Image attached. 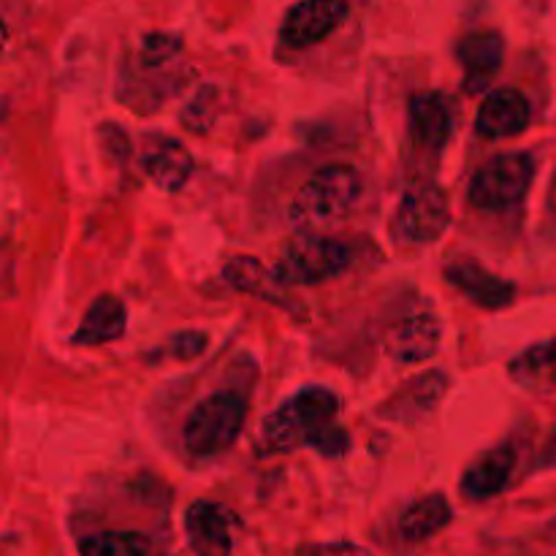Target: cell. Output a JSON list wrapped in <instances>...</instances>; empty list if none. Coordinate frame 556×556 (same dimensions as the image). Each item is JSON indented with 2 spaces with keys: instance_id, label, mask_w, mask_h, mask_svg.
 <instances>
[{
  "instance_id": "obj_1",
  "label": "cell",
  "mask_w": 556,
  "mask_h": 556,
  "mask_svg": "<svg viewBox=\"0 0 556 556\" xmlns=\"http://www.w3.org/2000/svg\"><path fill=\"white\" fill-rule=\"evenodd\" d=\"M340 402L331 391L304 389L296 396L277 407L264 424V443L271 451H293L299 445H313L324 438V432L337 424Z\"/></svg>"
},
{
  "instance_id": "obj_2",
  "label": "cell",
  "mask_w": 556,
  "mask_h": 556,
  "mask_svg": "<svg viewBox=\"0 0 556 556\" xmlns=\"http://www.w3.org/2000/svg\"><path fill=\"white\" fill-rule=\"evenodd\" d=\"M364 193L362 174L351 166H324L302 185L291 206V217L302 226H318L345 217Z\"/></svg>"
},
{
  "instance_id": "obj_3",
  "label": "cell",
  "mask_w": 556,
  "mask_h": 556,
  "mask_svg": "<svg viewBox=\"0 0 556 556\" xmlns=\"http://www.w3.org/2000/svg\"><path fill=\"white\" fill-rule=\"evenodd\" d=\"M248 405L237 391H217L193 407L185 424V448L199 459L223 454L242 434Z\"/></svg>"
},
{
  "instance_id": "obj_4",
  "label": "cell",
  "mask_w": 556,
  "mask_h": 556,
  "mask_svg": "<svg viewBox=\"0 0 556 556\" xmlns=\"http://www.w3.org/2000/svg\"><path fill=\"white\" fill-rule=\"evenodd\" d=\"M351 264V250L340 239L307 233L299 237L282 250L275 266V280L280 286H318L331 280Z\"/></svg>"
},
{
  "instance_id": "obj_5",
  "label": "cell",
  "mask_w": 556,
  "mask_h": 556,
  "mask_svg": "<svg viewBox=\"0 0 556 556\" xmlns=\"http://www.w3.org/2000/svg\"><path fill=\"white\" fill-rule=\"evenodd\" d=\"M535 179V161L527 152L497 155L478 168L470 182V201L481 210L500 212L521 204Z\"/></svg>"
},
{
  "instance_id": "obj_6",
  "label": "cell",
  "mask_w": 556,
  "mask_h": 556,
  "mask_svg": "<svg viewBox=\"0 0 556 556\" xmlns=\"http://www.w3.org/2000/svg\"><path fill=\"white\" fill-rule=\"evenodd\" d=\"M451 223L448 195L438 185H418L407 190L391 220V233L402 244H432Z\"/></svg>"
},
{
  "instance_id": "obj_7",
  "label": "cell",
  "mask_w": 556,
  "mask_h": 556,
  "mask_svg": "<svg viewBox=\"0 0 556 556\" xmlns=\"http://www.w3.org/2000/svg\"><path fill=\"white\" fill-rule=\"evenodd\" d=\"M345 16V0H299L282 20L280 36L293 49L315 47V43L326 41Z\"/></svg>"
},
{
  "instance_id": "obj_8",
  "label": "cell",
  "mask_w": 556,
  "mask_h": 556,
  "mask_svg": "<svg viewBox=\"0 0 556 556\" xmlns=\"http://www.w3.org/2000/svg\"><path fill=\"white\" fill-rule=\"evenodd\" d=\"M185 538L195 556H231L233 519L228 508L199 500L185 514Z\"/></svg>"
},
{
  "instance_id": "obj_9",
  "label": "cell",
  "mask_w": 556,
  "mask_h": 556,
  "mask_svg": "<svg viewBox=\"0 0 556 556\" xmlns=\"http://www.w3.org/2000/svg\"><path fill=\"white\" fill-rule=\"evenodd\" d=\"M530 101L514 87H500L483 98L476 128L483 139H510L530 125Z\"/></svg>"
},
{
  "instance_id": "obj_10",
  "label": "cell",
  "mask_w": 556,
  "mask_h": 556,
  "mask_svg": "<svg viewBox=\"0 0 556 556\" xmlns=\"http://www.w3.org/2000/svg\"><path fill=\"white\" fill-rule=\"evenodd\" d=\"M516 470V451L510 445H497V448L486 451L478 456L470 467H467L465 478H462V494L472 503H483V500L497 497L505 492L514 478Z\"/></svg>"
},
{
  "instance_id": "obj_11",
  "label": "cell",
  "mask_w": 556,
  "mask_h": 556,
  "mask_svg": "<svg viewBox=\"0 0 556 556\" xmlns=\"http://www.w3.org/2000/svg\"><path fill=\"white\" fill-rule=\"evenodd\" d=\"M456 54H459L462 71H465L467 92H481L486 90L489 81L497 76L500 65H503L505 41L500 33L492 30L472 33V36L462 38Z\"/></svg>"
},
{
  "instance_id": "obj_12",
  "label": "cell",
  "mask_w": 556,
  "mask_h": 556,
  "mask_svg": "<svg viewBox=\"0 0 556 556\" xmlns=\"http://www.w3.org/2000/svg\"><path fill=\"white\" fill-rule=\"evenodd\" d=\"M445 389H448V378L443 372H424L418 378H413L410 383L402 386L394 396L383 405L380 416L391 418V421L402 424H416L424 416L438 407V402L443 400Z\"/></svg>"
},
{
  "instance_id": "obj_13",
  "label": "cell",
  "mask_w": 556,
  "mask_h": 556,
  "mask_svg": "<svg viewBox=\"0 0 556 556\" xmlns=\"http://www.w3.org/2000/svg\"><path fill=\"white\" fill-rule=\"evenodd\" d=\"M391 356L396 362H424V358L434 356L440 348V324L434 315H410V318L400 320L394 329L389 331V342H386Z\"/></svg>"
},
{
  "instance_id": "obj_14",
  "label": "cell",
  "mask_w": 556,
  "mask_h": 556,
  "mask_svg": "<svg viewBox=\"0 0 556 556\" xmlns=\"http://www.w3.org/2000/svg\"><path fill=\"white\" fill-rule=\"evenodd\" d=\"M445 277H448L451 286L459 288V291L465 293L467 299H472L478 307H486V309L508 307L516 296V288L510 286V282H505L503 277L492 275V271H486L478 264L448 266Z\"/></svg>"
},
{
  "instance_id": "obj_15",
  "label": "cell",
  "mask_w": 556,
  "mask_h": 556,
  "mask_svg": "<svg viewBox=\"0 0 556 556\" xmlns=\"http://www.w3.org/2000/svg\"><path fill=\"white\" fill-rule=\"evenodd\" d=\"M407 114H410V134L418 144L438 150L448 141L454 119H451L448 101L440 92H418V96H413Z\"/></svg>"
},
{
  "instance_id": "obj_16",
  "label": "cell",
  "mask_w": 556,
  "mask_h": 556,
  "mask_svg": "<svg viewBox=\"0 0 556 556\" xmlns=\"http://www.w3.org/2000/svg\"><path fill=\"white\" fill-rule=\"evenodd\" d=\"M193 155L185 150L179 141L161 139L144 155V172L157 188L179 190L190 177H193Z\"/></svg>"
},
{
  "instance_id": "obj_17",
  "label": "cell",
  "mask_w": 556,
  "mask_h": 556,
  "mask_svg": "<svg viewBox=\"0 0 556 556\" xmlns=\"http://www.w3.org/2000/svg\"><path fill=\"white\" fill-rule=\"evenodd\" d=\"M125 324H128V315H125L123 302L117 296H98L76 329L74 342L76 345H103L123 337Z\"/></svg>"
},
{
  "instance_id": "obj_18",
  "label": "cell",
  "mask_w": 556,
  "mask_h": 556,
  "mask_svg": "<svg viewBox=\"0 0 556 556\" xmlns=\"http://www.w3.org/2000/svg\"><path fill=\"white\" fill-rule=\"evenodd\" d=\"M454 514H451V505L443 494H429V497L416 500L413 505H407L402 510L400 521V535L405 541H427V538L438 535L440 530L451 525Z\"/></svg>"
},
{
  "instance_id": "obj_19",
  "label": "cell",
  "mask_w": 556,
  "mask_h": 556,
  "mask_svg": "<svg viewBox=\"0 0 556 556\" xmlns=\"http://www.w3.org/2000/svg\"><path fill=\"white\" fill-rule=\"evenodd\" d=\"M510 378L527 391L556 389V340L538 342L510 362Z\"/></svg>"
},
{
  "instance_id": "obj_20",
  "label": "cell",
  "mask_w": 556,
  "mask_h": 556,
  "mask_svg": "<svg viewBox=\"0 0 556 556\" xmlns=\"http://www.w3.org/2000/svg\"><path fill=\"white\" fill-rule=\"evenodd\" d=\"M79 556H150V541L128 530L96 532L79 543Z\"/></svg>"
},
{
  "instance_id": "obj_21",
  "label": "cell",
  "mask_w": 556,
  "mask_h": 556,
  "mask_svg": "<svg viewBox=\"0 0 556 556\" xmlns=\"http://www.w3.org/2000/svg\"><path fill=\"white\" fill-rule=\"evenodd\" d=\"M226 280L250 293H266L269 282H277L275 275H266V271L250 258L231 261V264L226 266Z\"/></svg>"
},
{
  "instance_id": "obj_22",
  "label": "cell",
  "mask_w": 556,
  "mask_h": 556,
  "mask_svg": "<svg viewBox=\"0 0 556 556\" xmlns=\"http://www.w3.org/2000/svg\"><path fill=\"white\" fill-rule=\"evenodd\" d=\"M179 47H182L179 36H172V33H152L141 43V60H144L147 68L150 65H161L166 60H172L179 52Z\"/></svg>"
},
{
  "instance_id": "obj_23",
  "label": "cell",
  "mask_w": 556,
  "mask_h": 556,
  "mask_svg": "<svg viewBox=\"0 0 556 556\" xmlns=\"http://www.w3.org/2000/svg\"><path fill=\"white\" fill-rule=\"evenodd\" d=\"M204 348H206V337L204 334H195V331H185V334H177L172 340L174 356H179V358L199 356V353L204 351Z\"/></svg>"
},
{
  "instance_id": "obj_24",
  "label": "cell",
  "mask_w": 556,
  "mask_h": 556,
  "mask_svg": "<svg viewBox=\"0 0 556 556\" xmlns=\"http://www.w3.org/2000/svg\"><path fill=\"white\" fill-rule=\"evenodd\" d=\"M296 556H369L358 546H345V543H337V546H304L299 548Z\"/></svg>"
},
{
  "instance_id": "obj_25",
  "label": "cell",
  "mask_w": 556,
  "mask_h": 556,
  "mask_svg": "<svg viewBox=\"0 0 556 556\" xmlns=\"http://www.w3.org/2000/svg\"><path fill=\"white\" fill-rule=\"evenodd\" d=\"M543 465L546 467H556V429L552 432V440H548L546 451H543Z\"/></svg>"
},
{
  "instance_id": "obj_26",
  "label": "cell",
  "mask_w": 556,
  "mask_h": 556,
  "mask_svg": "<svg viewBox=\"0 0 556 556\" xmlns=\"http://www.w3.org/2000/svg\"><path fill=\"white\" fill-rule=\"evenodd\" d=\"M548 204H552V210L556 212V177H554V182H552V193H548Z\"/></svg>"
}]
</instances>
